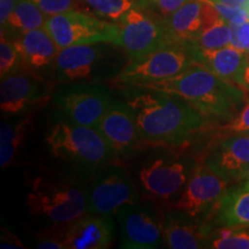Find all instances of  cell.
<instances>
[{
	"label": "cell",
	"instance_id": "obj_1",
	"mask_svg": "<svg viewBox=\"0 0 249 249\" xmlns=\"http://www.w3.org/2000/svg\"><path fill=\"white\" fill-rule=\"evenodd\" d=\"M128 90L124 101L147 144L180 147L207 127L209 118L178 96L154 89L129 87Z\"/></svg>",
	"mask_w": 249,
	"mask_h": 249
},
{
	"label": "cell",
	"instance_id": "obj_2",
	"mask_svg": "<svg viewBox=\"0 0 249 249\" xmlns=\"http://www.w3.org/2000/svg\"><path fill=\"white\" fill-rule=\"evenodd\" d=\"M133 88L154 89L178 96L205 117L227 121L239 113L246 98L241 87L222 79L197 61L171 79Z\"/></svg>",
	"mask_w": 249,
	"mask_h": 249
},
{
	"label": "cell",
	"instance_id": "obj_3",
	"mask_svg": "<svg viewBox=\"0 0 249 249\" xmlns=\"http://www.w3.org/2000/svg\"><path fill=\"white\" fill-rule=\"evenodd\" d=\"M30 213L65 225L88 213L87 189L81 183L62 174L36 177L27 194Z\"/></svg>",
	"mask_w": 249,
	"mask_h": 249
},
{
	"label": "cell",
	"instance_id": "obj_4",
	"mask_svg": "<svg viewBox=\"0 0 249 249\" xmlns=\"http://www.w3.org/2000/svg\"><path fill=\"white\" fill-rule=\"evenodd\" d=\"M45 140L53 157L86 171L95 172L114 157L110 145L95 127L81 126L70 120L55 123Z\"/></svg>",
	"mask_w": 249,
	"mask_h": 249
},
{
	"label": "cell",
	"instance_id": "obj_5",
	"mask_svg": "<svg viewBox=\"0 0 249 249\" xmlns=\"http://www.w3.org/2000/svg\"><path fill=\"white\" fill-rule=\"evenodd\" d=\"M44 28L60 50L73 45L117 44L120 35L118 23L79 9L49 17Z\"/></svg>",
	"mask_w": 249,
	"mask_h": 249
},
{
	"label": "cell",
	"instance_id": "obj_6",
	"mask_svg": "<svg viewBox=\"0 0 249 249\" xmlns=\"http://www.w3.org/2000/svg\"><path fill=\"white\" fill-rule=\"evenodd\" d=\"M195 62L192 49L188 45L176 43L143 57L130 59L113 83L129 88L158 82L178 75Z\"/></svg>",
	"mask_w": 249,
	"mask_h": 249
},
{
	"label": "cell",
	"instance_id": "obj_7",
	"mask_svg": "<svg viewBox=\"0 0 249 249\" xmlns=\"http://www.w3.org/2000/svg\"><path fill=\"white\" fill-rule=\"evenodd\" d=\"M118 24L120 26V35L117 45L121 46L130 59L143 57L164 46L176 44L165 20L152 14L149 9L130 8Z\"/></svg>",
	"mask_w": 249,
	"mask_h": 249
},
{
	"label": "cell",
	"instance_id": "obj_8",
	"mask_svg": "<svg viewBox=\"0 0 249 249\" xmlns=\"http://www.w3.org/2000/svg\"><path fill=\"white\" fill-rule=\"evenodd\" d=\"M88 210L90 213L111 216L128 204L139 203L128 173L119 165L107 164L95 171L87 188Z\"/></svg>",
	"mask_w": 249,
	"mask_h": 249
},
{
	"label": "cell",
	"instance_id": "obj_9",
	"mask_svg": "<svg viewBox=\"0 0 249 249\" xmlns=\"http://www.w3.org/2000/svg\"><path fill=\"white\" fill-rule=\"evenodd\" d=\"M105 87L90 83H71L59 88L53 102L62 114L71 123L95 127L112 102Z\"/></svg>",
	"mask_w": 249,
	"mask_h": 249
},
{
	"label": "cell",
	"instance_id": "obj_10",
	"mask_svg": "<svg viewBox=\"0 0 249 249\" xmlns=\"http://www.w3.org/2000/svg\"><path fill=\"white\" fill-rule=\"evenodd\" d=\"M229 180L214 172L204 160L196 163L188 182L174 202L173 209L198 218L217 207L229 191Z\"/></svg>",
	"mask_w": 249,
	"mask_h": 249
},
{
	"label": "cell",
	"instance_id": "obj_11",
	"mask_svg": "<svg viewBox=\"0 0 249 249\" xmlns=\"http://www.w3.org/2000/svg\"><path fill=\"white\" fill-rule=\"evenodd\" d=\"M195 164L185 156H161L142 166L139 180L150 195L170 200L185 188Z\"/></svg>",
	"mask_w": 249,
	"mask_h": 249
},
{
	"label": "cell",
	"instance_id": "obj_12",
	"mask_svg": "<svg viewBox=\"0 0 249 249\" xmlns=\"http://www.w3.org/2000/svg\"><path fill=\"white\" fill-rule=\"evenodd\" d=\"M120 225V247L155 249L164 245L163 224L154 209L139 203L128 204L117 213Z\"/></svg>",
	"mask_w": 249,
	"mask_h": 249
},
{
	"label": "cell",
	"instance_id": "obj_13",
	"mask_svg": "<svg viewBox=\"0 0 249 249\" xmlns=\"http://www.w3.org/2000/svg\"><path fill=\"white\" fill-rule=\"evenodd\" d=\"M96 129L101 133L117 157H126L144 143L132 108L126 101L112 99Z\"/></svg>",
	"mask_w": 249,
	"mask_h": 249
},
{
	"label": "cell",
	"instance_id": "obj_14",
	"mask_svg": "<svg viewBox=\"0 0 249 249\" xmlns=\"http://www.w3.org/2000/svg\"><path fill=\"white\" fill-rule=\"evenodd\" d=\"M51 96L40 79L29 73H15L2 77L0 83V108L7 116L23 113L43 107Z\"/></svg>",
	"mask_w": 249,
	"mask_h": 249
},
{
	"label": "cell",
	"instance_id": "obj_15",
	"mask_svg": "<svg viewBox=\"0 0 249 249\" xmlns=\"http://www.w3.org/2000/svg\"><path fill=\"white\" fill-rule=\"evenodd\" d=\"M58 227L66 249H105L113 239L110 216L89 213Z\"/></svg>",
	"mask_w": 249,
	"mask_h": 249
},
{
	"label": "cell",
	"instance_id": "obj_16",
	"mask_svg": "<svg viewBox=\"0 0 249 249\" xmlns=\"http://www.w3.org/2000/svg\"><path fill=\"white\" fill-rule=\"evenodd\" d=\"M227 134L213 143L204 161L230 182L239 181L249 169V134Z\"/></svg>",
	"mask_w": 249,
	"mask_h": 249
},
{
	"label": "cell",
	"instance_id": "obj_17",
	"mask_svg": "<svg viewBox=\"0 0 249 249\" xmlns=\"http://www.w3.org/2000/svg\"><path fill=\"white\" fill-rule=\"evenodd\" d=\"M219 18L220 15L209 1L189 0L164 20L174 42L189 46Z\"/></svg>",
	"mask_w": 249,
	"mask_h": 249
},
{
	"label": "cell",
	"instance_id": "obj_18",
	"mask_svg": "<svg viewBox=\"0 0 249 249\" xmlns=\"http://www.w3.org/2000/svg\"><path fill=\"white\" fill-rule=\"evenodd\" d=\"M102 50L95 45H73L61 49L53 64L54 79L64 85L91 79Z\"/></svg>",
	"mask_w": 249,
	"mask_h": 249
},
{
	"label": "cell",
	"instance_id": "obj_19",
	"mask_svg": "<svg viewBox=\"0 0 249 249\" xmlns=\"http://www.w3.org/2000/svg\"><path fill=\"white\" fill-rule=\"evenodd\" d=\"M182 211L173 209L163 222L164 245L171 249L207 248L211 227Z\"/></svg>",
	"mask_w": 249,
	"mask_h": 249
},
{
	"label": "cell",
	"instance_id": "obj_20",
	"mask_svg": "<svg viewBox=\"0 0 249 249\" xmlns=\"http://www.w3.org/2000/svg\"><path fill=\"white\" fill-rule=\"evenodd\" d=\"M14 43L24 66L33 71L53 67L55 58L60 51L45 28L26 31L18 35Z\"/></svg>",
	"mask_w": 249,
	"mask_h": 249
},
{
	"label": "cell",
	"instance_id": "obj_21",
	"mask_svg": "<svg viewBox=\"0 0 249 249\" xmlns=\"http://www.w3.org/2000/svg\"><path fill=\"white\" fill-rule=\"evenodd\" d=\"M191 48V46H189ZM192 49L194 59L219 77L236 83L247 53L233 45L214 50Z\"/></svg>",
	"mask_w": 249,
	"mask_h": 249
},
{
	"label": "cell",
	"instance_id": "obj_22",
	"mask_svg": "<svg viewBox=\"0 0 249 249\" xmlns=\"http://www.w3.org/2000/svg\"><path fill=\"white\" fill-rule=\"evenodd\" d=\"M35 111L21 114L11 121H1L0 126V166L7 167L14 160L18 149L33 126Z\"/></svg>",
	"mask_w": 249,
	"mask_h": 249
},
{
	"label": "cell",
	"instance_id": "obj_23",
	"mask_svg": "<svg viewBox=\"0 0 249 249\" xmlns=\"http://www.w3.org/2000/svg\"><path fill=\"white\" fill-rule=\"evenodd\" d=\"M217 219L223 226L249 229V189H229L217 204Z\"/></svg>",
	"mask_w": 249,
	"mask_h": 249
},
{
	"label": "cell",
	"instance_id": "obj_24",
	"mask_svg": "<svg viewBox=\"0 0 249 249\" xmlns=\"http://www.w3.org/2000/svg\"><path fill=\"white\" fill-rule=\"evenodd\" d=\"M48 15L31 0H18L13 13L1 28V33H18V36L26 31L44 28Z\"/></svg>",
	"mask_w": 249,
	"mask_h": 249
},
{
	"label": "cell",
	"instance_id": "obj_25",
	"mask_svg": "<svg viewBox=\"0 0 249 249\" xmlns=\"http://www.w3.org/2000/svg\"><path fill=\"white\" fill-rule=\"evenodd\" d=\"M248 227L223 226L211 231L207 248L213 249H249Z\"/></svg>",
	"mask_w": 249,
	"mask_h": 249
},
{
	"label": "cell",
	"instance_id": "obj_26",
	"mask_svg": "<svg viewBox=\"0 0 249 249\" xmlns=\"http://www.w3.org/2000/svg\"><path fill=\"white\" fill-rule=\"evenodd\" d=\"M229 45H232V24L220 18L216 23L205 29L189 46L193 49L214 50Z\"/></svg>",
	"mask_w": 249,
	"mask_h": 249
},
{
	"label": "cell",
	"instance_id": "obj_27",
	"mask_svg": "<svg viewBox=\"0 0 249 249\" xmlns=\"http://www.w3.org/2000/svg\"><path fill=\"white\" fill-rule=\"evenodd\" d=\"M80 2L96 17L116 23L134 7L130 0H80Z\"/></svg>",
	"mask_w": 249,
	"mask_h": 249
},
{
	"label": "cell",
	"instance_id": "obj_28",
	"mask_svg": "<svg viewBox=\"0 0 249 249\" xmlns=\"http://www.w3.org/2000/svg\"><path fill=\"white\" fill-rule=\"evenodd\" d=\"M21 65H23V62L14 40L11 42L5 36H1V42H0V76L1 79L18 71Z\"/></svg>",
	"mask_w": 249,
	"mask_h": 249
},
{
	"label": "cell",
	"instance_id": "obj_29",
	"mask_svg": "<svg viewBox=\"0 0 249 249\" xmlns=\"http://www.w3.org/2000/svg\"><path fill=\"white\" fill-rule=\"evenodd\" d=\"M42 9L48 17L65 13V12L77 9L80 0H31Z\"/></svg>",
	"mask_w": 249,
	"mask_h": 249
},
{
	"label": "cell",
	"instance_id": "obj_30",
	"mask_svg": "<svg viewBox=\"0 0 249 249\" xmlns=\"http://www.w3.org/2000/svg\"><path fill=\"white\" fill-rule=\"evenodd\" d=\"M210 4L216 8L220 18L231 24H240L249 21V13L244 7H233V6L214 4V2Z\"/></svg>",
	"mask_w": 249,
	"mask_h": 249
},
{
	"label": "cell",
	"instance_id": "obj_31",
	"mask_svg": "<svg viewBox=\"0 0 249 249\" xmlns=\"http://www.w3.org/2000/svg\"><path fill=\"white\" fill-rule=\"evenodd\" d=\"M222 130L227 133L249 132V102L246 103L233 119L227 121L225 126L222 127Z\"/></svg>",
	"mask_w": 249,
	"mask_h": 249
},
{
	"label": "cell",
	"instance_id": "obj_32",
	"mask_svg": "<svg viewBox=\"0 0 249 249\" xmlns=\"http://www.w3.org/2000/svg\"><path fill=\"white\" fill-rule=\"evenodd\" d=\"M232 45L249 54V21L232 24Z\"/></svg>",
	"mask_w": 249,
	"mask_h": 249
},
{
	"label": "cell",
	"instance_id": "obj_33",
	"mask_svg": "<svg viewBox=\"0 0 249 249\" xmlns=\"http://www.w3.org/2000/svg\"><path fill=\"white\" fill-rule=\"evenodd\" d=\"M36 247L39 249H66L61 240L58 225L55 229L42 233V235H39V241L37 242Z\"/></svg>",
	"mask_w": 249,
	"mask_h": 249
},
{
	"label": "cell",
	"instance_id": "obj_34",
	"mask_svg": "<svg viewBox=\"0 0 249 249\" xmlns=\"http://www.w3.org/2000/svg\"><path fill=\"white\" fill-rule=\"evenodd\" d=\"M189 0H150L151 7L157 9L164 18H169Z\"/></svg>",
	"mask_w": 249,
	"mask_h": 249
},
{
	"label": "cell",
	"instance_id": "obj_35",
	"mask_svg": "<svg viewBox=\"0 0 249 249\" xmlns=\"http://www.w3.org/2000/svg\"><path fill=\"white\" fill-rule=\"evenodd\" d=\"M0 248L1 249H22L24 246L22 241L15 235L14 233L9 232L7 229H1V240H0Z\"/></svg>",
	"mask_w": 249,
	"mask_h": 249
},
{
	"label": "cell",
	"instance_id": "obj_36",
	"mask_svg": "<svg viewBox=\"0 0 249 249\" xmlns=\"http://www.w3.org/2000/svg\"><path fill=\"white\" fill-rule=\"evenodd\" d=\"M18 0H0V26L1 28L7 22L8 18L13 13Z\"/></svg>",
	"mask_w": 249,
	"mask_h": 249
},
{
	"label": "cell",
	"instance_id": "obj_37",
	"mask_svg": "<svg viewBox=\"0 0 249 249\" xmlns=\"http://www.w3.org/2000/svg\"><path fill=\"white\" fill-rule=\"evenodd\" d=\"M236 85L241 87L246 92V95L249 96V54L247 55V59H246L240 75H239L238 81H236Z\"/></svg>",
	"mask_w": 249,
	"mask_h": 249
},
{
	"label": "cell",
	"instance_id": "obj_38",
	"mask_svg": "<svg viewBox=\"0 0 249 249\" xmlns=\"http://www.w3.org/2000/svg\"><path fill=\"white\" fill-rule=\"evenodd\" d=\"M209 2H214V4L233 6V7H242L247 0H207Z\"/></svg>",
	"mask_w": 249,
	"mask_h": 249
},
{
	"label": "cell",
	"instance_id": "obj_39",
	"mask_svg": "<svg viewBox=\"0 0 249 249\" xmlns=\"http://www.w3.org/2000/svg\"><path fill=\"white\" fill-rule=\"evenodd\" d=\"M130 1L133 2L134 7L145 8V9H149L151 7L150 0H130Z\"/></svg>",
	"mask_w": 249,
	"mask_h": 249
},
{
	"label": "cell",
	"instance_id": "obj_40",
	"mask_svg": "<svg viewBox=\"0 0 249 249\" xmlns=\"http://www.w3.org/2000/svg\"><path fill=\"white\" fill-rule=\"evenodd\" d=\"M239 182H241V187L249 189V169L242 174V177L240 178V180H239Z\"/></svg>",
	"mask_w": 249,
	"mask_h": 249
},
{
	"label": "cell",
	"instance_id": "obj_41",
	"mask_svg": "<svg viewBox=\"0 0 249 249\" xmlns=\"http://www.w3.org/2000/svg\"><path fill=\"white\" fill-rule=\"evenodd\" d=\"M247 134H249V132H247Z\"/></svg>",
	"mask_w": 249,
	"mask_h": 249
}]
</instances>
